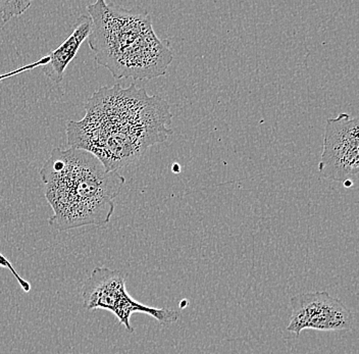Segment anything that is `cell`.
Listing matches in <instances>:
<instances>
[{
    "mask_svg": "<svg viewBox=\"0 0 359 354\" xmlns=\"http://www.w3.org/2000/svg\"><path fill=\"white\" fill-rule=\"evenodd\" d=\"M344 185L346 186V187H351V186L353 185V183H352L351 180H347L345 181Z\"/></svg>",
    "mask_w": 359,
    "mask_h": 354,
    "instance_id": "30bf717a",
    "label": "cell"
},
{
    "mask_svg": "<svg viewBox=\"0 0 359 354\" xmlns=\"http://www.w3.org/2000/svg\"><path fill=\"white\" fill-rule=\"evenodd\" d=\"M39 174L53 210L48 224L60 232L109 223L114 198L126 182L94 154L74 147L53 149Z\"/></svg>",
    "mask_w": 359,
    "mask_h": 354,
    "instance_id": "7a4b0ae2",
    "label": "cell"
},
{
    "mask_svg": "<svg viewBox=\"0 0 359 354\" xmlns=\"http://www.w3.org/2000/svg\"><path fill=\"white\" fill-rule=\"evenodd\" d=\"M92 27L88 44L95 62L116 79L151 80L165 75L172 60L168 42L152 29L147 13L125 10L105 0L87 6Z\"/></svg>",
    "mask_w": 359,
    "mask_h": 354,
    "instance_id": "3957f363",
    "label": "cell"
},
{
    "mask_svg": "<svg viewBox=\"0 0 359 354\" xmlns=\"http://www.w3.org/2000/svg\"><path fill=\"white\" fill-rule=\"evenodd\" d=\"M168 104L131 84L103 86L90 96L84 118L67 124V144L94 154L109 172L140 158L156 143L167 140Z\"/></svg>",
    "mask_w": 359,
    "mask_h": 354,
    "instance_id": "6da1fadb",
    "label": "cell"
},
{
    "mask_svg": "<svg viewBox=\"0 0 359 354\" xmlns=\"http://www.w3.org/2000/svg\"><path fill=\"white\" fill-rule=\"evenodd\" d=\"M83 306L87 311L105 309L111 311L120 325L129 333H134L130 319L135 313H146L161 326L178 322L180 313L172 308H156L136 301L126 290V278L118 271L98 266L93 270L82 289Z\"/></svg>",
    "mask_w": 359,
    "mask_h": 354,
    "instance_id": "277c9868",
    "label": "cell"
},
{
    "mask_svg": "<svg viewBox=\"0 0 359 354\" xmlns=\"http://www.w3.org/2000/svg\"><path fill=\"white\" fill-rule=\"evenodd\" d=\"M291 317L287 331L299 336L303 330L349 331L354 328L353 313L327 292L304 293L290 300Z\"/></svg>",
    "mask_w": 359,
    "mask_h": 354,
    "instance_id": "8992f818",
    "label": "cell"
},
{
    "mask_svg": "<svg viewBox=\"0 0 359 354\" xmlns=\"http://www.w3.org/2000/svg\"><path fill=\"white\" fill-rule=\"evenodd\" d=\"M91 27L92 21L89 15H81L76 22L73 33L57 48L47 55L48 62L42 67L46 77L57 84L62 82L67 67L77 55L83 42L89 37Z\"/></svg>",
    "mask_w": 359,
    "mask_h": 354,
    "instance_id": "52a82bcc",
    "label": "cell"
},
{
    "mask_svg": "<svg viewBox=\"0 0 359 354\" xmlns=\"http://www.w3.org/2000/svg\"><path fill=\"white\" fill-rule=\"evenodd\" d=\"M32 2L29 0H0V18L4 23H8L13 17L22 15Z\"/></svg>",
    "mask_w": 359,
    "mask_h": 354,
    "instance_id": "ba28073f",
    "label": "cell"
},
{
    "mask_svg": "<svg viewBox=\"0 0 359 354\" xmlns=\"http://www.w3.org/2000/svg\"><path fill=\"white\" fill-rule=\"evenodd\" d=\"M180 170H181V168H180L179 165H177V163H175V165H172V172H179Z\"/></svg>",
    "mask_w": 359,
    "mask_h": 354,
    "instance_id": "9c48e42d",
    "label": "cell"
},
{
    "mask_svg": "<svg viewBox=\"0 0 359 354\" xmlns=\"http://www.w3.org/2000/svg\"><path fill=\"white\" fill-rule=\"evenodd\" d=\"M358 118L340 114L325 125L318 170L324 178L344 183L359 171Z\"/></svg>",
    "mask_w": 359,
    "mask_h": 354,
    "instance_id": "5b68a950",
    "label": "cell"
}]
</instances>
